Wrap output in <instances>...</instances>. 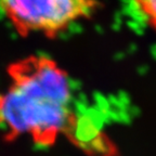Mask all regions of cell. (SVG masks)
Masks as SVG:
<instances>
[{
    "instance_id": "6da1fadb",
    "label": "cell",
    "mask_w": 156,
    "mask_h": 156,
    "mask_svg": "<svg viewBox=\"0 0 156 156\" xmlns=\"http://www.w3.org/2000/svg\"><path fill=\"white\" fill-rule=\"evenodd\" d=\"M0 91V126L14 134L51 142L73 120V88L67 73L46 56H29L9 68Z\"/></svg>"
},
{
    "instance_id": "7a4b0ae2",
    "label": "cell",
    "mask_w": 156,
    "mask_h": 156,
    "mask_svg": "<svg viewBox=\"0 0 156 156\" xmlns=\"http://www.w3.org/2000/svg\"><path fill=\"white\" fill-rule=\"evenodd\" d=\"M95 0H0V9L21 35H60L95 10Z\"/></svg>"
},
{
    "instance_id": "3957f363",
    "label": "cell",
    "mask_w": 156,
    "mask_h": 156,
    "mask_svg": "<svg viewBox=\"0 0 156 156\" xmlns=\"http://www.w3.org/2000/svg\"><path fill=\"white\" fill-rule=\"evenodd\" d=\"M142 16L156 32V0H133Z\"/></svg>"
}]
</instances>
